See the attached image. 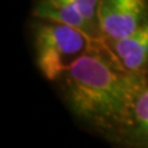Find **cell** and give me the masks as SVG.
Segmentation results:
<instances>
[{
  "mask_svg": "<svg viewBox=\"0 0 148 148\" xmlns=\"http://www.w3.org/2000/svg\"><path fill=\"white\" fill-rule=\"evenodd\" d=\"M143 79L145 75L128 72L100 38L91 41L56 84L73 117L110 142L123 125Z\"/></svg>",
  "mask_w": 148,
  "mask_h": 148,
  "instance_id": "6da1fadb",
  "label": "cell"
},
{
  "mask_svg": "<svg viewBox=\"0 0 148 148\" xmlns=\"http://www.w3.org/2000/svg\"><path fill=\"white\" fill-rule=\"evenodd\" d=\"M35 64L45 79L56 83L86 51L91 38L71 25L35 17L30 25Z\"/></svg>",
  "mask_w": 148,
  "mask_h": 148,
  "instance_id": "7a4b0ae2",
  "label": "cell"
},
{
  "mask_svg": "<svg viewBox=\"0 0 148 148\" xmlns=\"http://www.w3.org/2000/svg\"><path fill=\"white\" fill-rule=\"evenodd\" d=\"M101 40L115 41L148 24V0H101Z\"/></svg>",
  "mask_w": 148,
  "mask_h": 148,
  "instance_id": "3957f363",
  "label": "cell"
},
{
  "mask_svg": "<svg viewBox=\"0 0 148 148\" xmlns=\"http://www.w3.org/2000/svg\"><path fill=\"white\" fill-rule=\"evenodd\" d=\"M110 143L114 148H148V74L123 125Z\"/></svg>",
  "mask_w": 148,
  "mask_h": 148,
  "instance_id": "277c9868",
  "label": "cell"
},
{
  "mask_svg": "<svg viewBox=\"0 0 148 148\" xmlns=\"http://www.w3.org/2000/svg\"><path fill=\"white\" fill-rule=\"evenodd\" d=\"M104 42L128 72L148 74V24L123 38Z\"/></svg>",
  "mask_w": 148,
  "mask_h": 148,
  "instance_id": "5b68a950",
  "label": "cell"
},
{
  "mask_svg": "<svg viewBox=\"0 0 148 148\" xmlns=\"http://www.w3.org/2000/svg\"><path fill=\"white\" fill-rule=\"evenodd\" d=\"M68 1L101 34L99 24V10L101 0H68Z\"/></svg>",
  "mask_w": 148,
  "mask_h": 148,
  "instance_id": "8992f818",
  "label": "cell"
}]
</instances>
